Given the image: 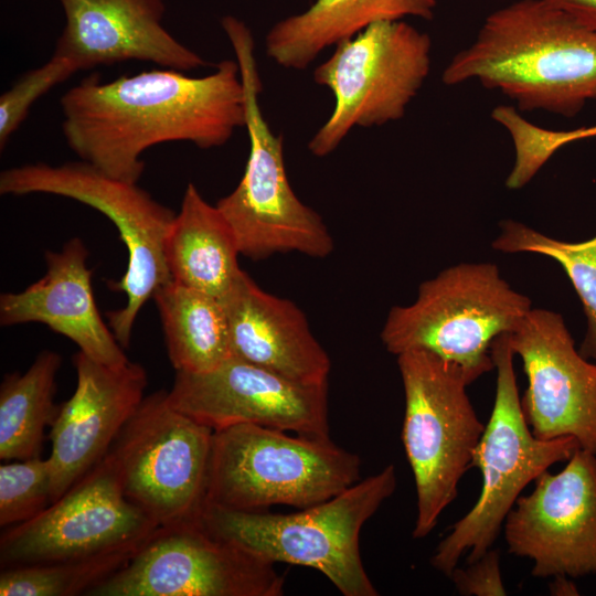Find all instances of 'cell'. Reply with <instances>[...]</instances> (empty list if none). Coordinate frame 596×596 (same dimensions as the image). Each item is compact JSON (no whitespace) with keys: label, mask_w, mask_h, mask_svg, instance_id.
Returning <instances> with one entry per match:
<instances>
[{"label":"cell","mask_w":596,"mask_h":596,"mask_svg":"<svg viewBox=\"0 0 596 596\" xmlns=\"http://www.w3.org/2000/svg\"><path fill=\"white\" fill-rule=\"evenodd\" d=\"M361 459L330 437L238 424L214 430L206 504L237 511L272 505L305 509L360 479Z\"/></svg>","instance_id":"obj_5"},{"label":"cell","mask_w":596,"mask_h":596,"mask_svg":"<svg viewBox=\"0 0 596 596\" xmlns=\"http://www.w3.org/2000/svg\"><path fill=\"white\" fill-rule=\"evenodd\" d=\"M396 356L405 396L402 440L417 496L413 538L424 539L456 499L486 425L467 394L475 379L466 370L422 350Z\"/></svg>","instance_id":"obj_8"},{"label":"cell","mask_w":596,"mask_h":596,"mask_svg":"<svg viewBox=\"0 0 596 596\" xmlns=\"http://www.w3.org/2000/svg\"><path fill=\"white\" fill-rule=\"evenodd\" d=\"M87 257L78 237L71 238L60 252H46V272L41 279L20 292L0 296V324L43 323L72 340L91 359L120 366L129 360L98 311Z\"/></svg>","instance_id":"obj_19"},{"label":"cell","mask_w":596,"mask_h":596,"mask_svg":"<svg viewBox=\"0 0 596 596\" xmlns=\"http://www.w3.org/2000/svg\"><path fill=\"white\" fill-rule=\"evenodd\" d=\"M436 6V0H315L269 30L266 53L285 68L305 70L323 50L374 22L406 17L432 20Z\"/></svg>","instance_id":"obj_21"},{"label":"cell","mask_w":596,"mask_h":596,"mask_svg":"<svg viewBox=\"0 0 596 596\" xmlns=\"http://www.w3.org/2000/svg\"><path fill=\"white\" fill-rule=\"evenodd\" d=\"M503 524L509 553L533 561L532 576L595 575L596 454L578 448L560 472H542Z\"/></svg>","instance_id":"obj_14"},{"label":"cell","mask_w":596,"mask_h":596,"mask_svg":"<svg viewBox=\"0 0 596 596\" xmlns=\"http://www.w3.org/2000/svg\"><path fill=\"white\" fill-rule=\"evenodd\" d=\"M577 132L579 140L596 137V125L577 128Z\"/></svg>","instance_id":"obj_32"},{"label":"cell","mask_w":596,"mask_h":596,"mask_svg":"<svg viewBox=\"0 0 596 596\" xmlns=\"http://www.w3.org/2000/svg\"><path fill=\"white\" fill-rule=\"evenodd\" d=\"M274 563L205 532L199 523L158 528L89 596H281Z\"/></svg>","instance_id":"obj_12"},{"label":"cell","mask_w":596,"mask_h":596,"mask_svg":"<svg viewBox=\"0 0 596 596\" xmlns=\"http://www.w3.org/2000/svg\"><path fill=\"white\" fill-rule=\"evenodd\" d=\"M61 106L70 148L102 173L129 183L140 179V156L152 146L188 141L202 149L221 147L245 127L236 60L221 61L202 77L170 68L107 83L91 76L68 89Z\"/></svg>","instance_id":"obj_1"},{"label":"cell","mask_w":596,"mask_h":596,"mask_svg":"<svg viewBox=\"0 0 596 596\" xmlns=\"http://www.w3.org/2000/svg\"><path fill=\"white\" fill-rule=\"evenodd\" d=\"M550 592L556 596L578 594L575 585L566 576L562 575L554 576L553 582L550 584Z\"/></svg>","instance_id":"obj_31"},{"label":"cell","mask_w":596,"mask_h":596,"mask_svg":"<svg viewBox=\"0 0 596 596\" xmlns=\"http://www.w3.org/2000/svg\"><path fill=\"white\" fill-rule=\"evenodd\" d=\"M73 363L75 391L51 425V503L107 455L148 384L146 370L135 362L109 366L78 351Z\"/></svg>","instance_id":"obj_17"},{"label":"cell","mask_w":596,"mask_h":596,"mask_svg":"<svg viewBox=\"0 0 596 596\" xmlns=\"http://www.w3.org/2000/svg\"><path fill=\"white\" fill-rule=\"evenodd\" d=\"M164 252L171 280L220 300L242 272L231 226L192 182L168 232Z\"/></svg>","instance_id":"obj_22"},{"label":"cell","mask_w":596,"mask_h":596,"mask_svg":"<svg viewBox=\"0 0 596 596\" xmlns=\"http://www.w3.org/2000/svg\"><path fill=\"white\" fill-rule=\"evenodd\" d=\"M158 526L124 494L107 455L62 497L0 536L2 568L89 556L147 540Z\"/></svg>","instance_id":"obj_13"},{"label":"cell","mask_w":596,"mask_h":596,"mask_svg":"<svg viewBox=\"0 0 596 596\" xmlns=\"http://www.w3.org/2000/svg\"><path fill=\"white\" fill-rule=\"evenodd\" d=\"M497 371L493 408L475 449L472 467L482 475L475 505L437 545L430 558L434 568L448 576L468 551L467 564L481 557L497 540L521 491L552 465L567 461L579 447L572 436L536 438L524 418L513 368L509 332L491 343Z\"/></svg>","instance_id":"obj_6"},{"label":"cell","mask_w":596,"mask_h":596,"mask_svg":"<svg viewBox=\"0 0 596 596\" xmlns=\"http://www.w3.org/2000/svg\"><path fill=\"white\" fill-rule=\"evenodd\" d=\"M499 562V552L489 549L477 561L467 564V567L456 566L449 578L458 594L464 596H505Z\"/></svg>","instance_id":"obj_29"},{"label":"cell","mask_w":596,"mask_h":596,"mask_svg":"<svg viewBox=\"0 0 596 596\" xmlns=\"http://www.w3.org/2000/svg\"><path fill=\"white\" fill-rule=\"evenodd\" d=\"M167 398L213 430L255 424L329 437L327 383L297 382L234 356L210 372H177Z\"/></svg>","instance_id":"obj_15"},{"label":"cell","mask_w":596,"mask_h":596,"mask_svg":"<svg viewBox=\"0 0 596 596\" xmlns=\"http://www.w3.org/2000/svg\"><path fill=\"white\" fill-rule=\"evenodd\" d=\"M222 26L240 66L249 155L240 183L216 207L231 226L240 254L248 258L258 260L288 252L327 257L333 251L332 236L322 217L291 189L283 137L270 130L260 110L262 82L252 32L232 15L222 19Z\"/></svg>","instance_id":"obj_4"},{"label":"cell","mask_w":596,"mask_h":596,"mask_svg":"<svg viewBox=\"0 0 596 596\" xmlns=\"http://www.w3.org/2000/svg\"><path fill=\"white\" fill-rule=\"evenodd\" d=\"M213 433L161 390L145 396L113 443L108 454L125 497L158 528L199 522Z\"/></svg>","instance_id":"obj_11"},{"label":"cell","mask_w":596,"mask_h":596,"mask_svg":"<svg viewBox=\"0 0 596 596\" xmlns=\"http://www.w3.org/2000/svg\"><path fill=\"white\" fill-rule=\"evenodd\" d=\"M578 23L596 31V0H545Z\"/></svg>","instance_id":"obj_30"},{"label":"cell","mask_w":596,"mask_h":596,"mask_svg":"<svg viewBox=\"0 0 596 596\" xmlns=\"http://www.w3.org/2000/svg\"><path fill=\"white\" fill-rule=\"evenodd\" d=\"M61 355L38 354L23 374H9L0 387V459L24 460L41 454L44 429L58 407L53 403Z\"/></svg>","instance_id":"obj_24"},{"label":"cell","mask_w":596,"mask_h":596,"mask_svg":"<svg viewBox=\"0 0 596 596\" xmlns=\"http://www.w3.org/2000/svg\"><path fill=\"white\" fill-rule=\"evenodd\" d=\"M393 465L299 512L237 511L205 504L201 528L270 563L315 568L344 596H377L361 558L364 523L396 489Z\"/></svg>","instance_id":"obj_3"},{"label":"cell","mask_w":596,"mask_h":596,"mask_svg":"<svg viewBox=\"0 0 596 596\" xmlns=\"http://www.w3.org/2000/svg\"><path fill=\"white\" fill-rule=\"evenodd\" d=\"M509 344L528 379L521 406L532 434L572 436L596 454V363L575 348L562 315L532 308L509 332Z\"/></svg>","instance_id":"obj_16"},{"label":"cell","mask_w":596,"mask_h":596,"mask_svg":"<svg viewBox=\"0 0 596 596\" xmlns=\"http://www.w3.org/2000/svg\"><path fill=\"white\" fill-rule=\"evenodd\" d=\"M432 40L403 20L370 24L337 45L313 71L334 107L308 143L316 157L334 151L355 126H381L404 117L430 71Z\"/></svg>","instance_id":"obj_10"},{"label":"cell","mask_w":596,"mask_h":596,"mask_svg":"<svg viewBox=\"0 0 596 596\" xmlns=\"http://www.w3.org/2000/svg\"><path fill=\"white\" fill-rule=\"evenodd\" d=\"M145 541L78 558L6 567L0 574V596L86 595L123 567Z\"/></svg>","instance_id":"obj_26"},{"label":"cell","mask_w":596,"mask_h":596,"mask_svg":"<svg viewBox=\"0 0 596 596\" xmlns=\"http://www.w3.org/2000/svg\"><path fill=\"white\" fill-rule=\"evenodd\" d=\"M152 298L175 372H210L233 356L228 320L220 299L173 280L160 286Z\"/></svg>","instance_id":"obj_23"},{"label":"cell","mask_w":596,"mask_h":596,"mask_svg":"<svg viewBox=\"0 0 596 596\" xmlns=\"http://www.w3.org/2000/svg\"><path fill=\"white\" fill-rule=\"evenodd\" d=\"M532 309L492 263H460L419 285L416 300L393 307L381 331L395 355L422 350L454 362L475 381L491 371L492 341Z\"/></svg>","instance_id":"obj_7"},{"label":"cell","mask_w":596,"mask_h":596,"mask_svg":"<svg viewBox=\"0 0 596 596\" xmlns=\"http://www.w3.org/2000/svg\"><path fill=\"white\" fill-rule=\"evenodd\" d=\"M0 193H47L86 204L107 216L128 251V266L111 290L126 295V305L107 312L108 324L123 348H128L135 321L155 291L171 280L166 238L175 213L157 202L137 183L113 179L91 164L33 163L4 170Z\"/></svg>","instance_id":"obj_9"},{"label":"cell","mask_w":596,"mask_h":596,"mask_svg":"<svg viewBox=\"0 0 596 596\" xmlns=\"http://www.w3.org/2000/svg\"><path fill=\"white\" fill-rule=\"evenodd\" d=\"M441 81H478L520 111L573 117L596 100V31L545 0H518L487 15Z\"/></svg>","instance_id":"obj_2"},{"label":"cell","mask_w":596,"mask_h":596,"mask_svg":"<svg viewBox=\"0 0 596 596\" xmlns=\"http://www.w3.org/2000/svg\"><path fill=\"white\" fill-rule=\"evenodd\" d=\"M77 72L72 61L53 56L42 66L23 74L0 97V148L6 147L10 136L25 119L30 107L52 87Z\"/></svg>","instance_id":"obj_28"},{"label":"cell","mask_w":596,"mask_h":596,"mask_svg":"<svg viewBox=\"0 0 596 596\" xmlns=\"http://www.w3.org/2000/svg\"><path fill=\"white\" fill-rule=\"evenodd\" d=\"M65 26L54 54L77 71L124 61H145L189 72L205 61L161 24L162 0H60Z\"/></svg>","instance_id":"obj_18"},{"label":"cell","mask_w":596,"mask_h":596,"mask_svg":"<svg viewBox=\"0 0 596 596\" xmlns=\"http://www.w3.org/2000/svg\"><path fill=\"white\" fill-rule=\"evenodd\" d=\"M49 459L41 456L0 466V526L23 523L51 503Z\"/></svg>","instance_id":"obj_27"},{"label":"cell","mask_w":596,"mask_h":596,"mask_svg":"<svg viewBox=\"0 0 596 596\" xmlns=\"http://www.w3.org/2000/svg\"><path fill=\"white\" fill-rule=\"evenodd\" d=\"M221 301L234 358L297 382L327 383L330 359L292 301L264 291L244 270Z\"/></svg>","instance_id":"obj_20"},{"label":"cell","mask_w":596,"mask_h":596,"mask_svg":"<svg viewBox=\"0 0 596 596\" xmlns=\"http://www.w3.org/2000/svg\"><path fill=\"white\" fill-rule=\"evenodd\" d=\"M492 248L507 254L532 253L556 260L576 290L587 319L579 353L596 363V235L583 242H566L547 236L514 220L500 223Z\"/></svg>","instance_id":"obj_25"}]
</instances>
